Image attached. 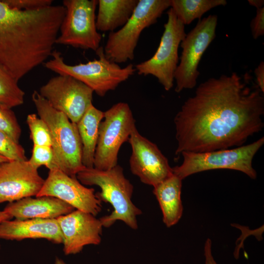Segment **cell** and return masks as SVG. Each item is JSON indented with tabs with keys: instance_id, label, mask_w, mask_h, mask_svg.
<instances>
[{
	"instance_id": "obj_7",
	"label": "cell",
	"mask_w": 264,
	"mask_h": 264,
	"mask_svg": "<svg viewBox=\"0 0 264 264\" xmlns=\"http://www.w3.org/2000/svg\"><path fill=\"white\" fill-rule=\"evenodd\" d=\"M264 143L262 137L256 141L239 147L207 152H183V161L172 168L173 174L182 180L198 173L214 169H231L244 173L256 179L253 158Z\"/></svg>"
},
{
	"instance_id": "obj_3",
	"label": "cell",
	"mask_w": 264,
	"mask_h": 264,
	"mask_svg": "<svg viewBox=\"0 0 264 264\" xmlns=\"http://www.w3.org/2000/svg\"><path fill=\"white\" fill-rule=\"evenodd\" d=\"M76 177L84 185H96L101 192L96 193L101 201L108 202L113 208L111 213L99 219L103 227H110L116 221L124 222L131 228H138L137 218L142 211L132 200L133 186L125 176L121 166L117 165L107 170L85 168Z\"/></svg>"
},
{
	"instance_id": "obj_4",
	"label": "cell",
	"mask_w": 264,
	"mask_h": 264,
	"mask_svg": "<svg viewBox=\"0 0 264 264\" xmlns=\"http://www.w3.org/2000/svg\"><path fill=\"white\" fill-rule=\"evenodd\" d=\"M32 100L39 117L47 124L52 139L55 169L71 176L85 168L82 163V148L76 124L54 109L36 90Z\"/></svg>"
},
{
	"instance_id": "obj_2",
	"label": "cell",
	"mask_w": 264,
	"mask_h": 264,
	"mask_svg": "<svg viewBox=\"0 0 264 264\" xmlns=\"http://www.w3.org/2000/svg\"><path fill=\"white\" fill-rule=\"evenodd\" d=\"M66 14L62 5L20 11L0 0V65L18 81L54 51Z\"/></svg>"
},
{
	"instance_id": "obj_21",
	"label": "cell",
	"mask_w": 264,
	"mask_h": 264,
	"mask_svg": "<svg viewBox=\"0 0 264 264\" xmlns=\"http://www.w3.org/2000/svg\"><path fill=\"white\" fill-rule=\"evenodd\" d=\"M103 118L104 111L92 104L76 123L82 144V161L85 168L93 167L99 128Z\"/></svg>"
},
{
	"instance_id": "obj_26",
	"label": "cell",
	"mask_w": 264,
	"mask_h": 264,
	"mask_svg": "<svg viewBox=\"0 0 264 264\" xmlns=\"http://www.w3.org/2000/svg\"><path fill=\"white\" fill-rule=\"evenodd\" d=\"M0 131L19 142L22 129L15 113L11 109L0 105Z\"/></svg>"
},
{
	"instance_id": "obj_5",
	"label": "cell",
	"mask_w": 264,
	"mask_h": 264,
	"mask_svg": "<svg viewBox=\"0 0 264 264\" xmlns=\"http://www.w3.org/2000/svg\"><path fill=\"white\" fill-rule=\"evenodd\" d=\"M95 52L98 59L71 65L65 62L60 52L54 50L52 58L44 64L47 69L58 74L69 75L77 79L98 96L103 97L108 92L115 89L136 71L132 64L121 67L118 64L109 60L104 55L102 46Z\"/></svg>"
},
{
	"instance_id": "obj_14",
	"label": "cell",
	"mask_w": 264,
	"mask_h": 264,
	"mask_svg": "<svg viewBox=\"0 0 264 264\" xmlns=\"http://www.w3.org/2000/svg\"><path fill=\"white\" fill-rule=\"evenodd\" d=\"M56 198L78 210L94 216L102 210V202L95 190L82 184L76 176H71L62 171L49 170L44 185L36 197Z\"/></svg>"
},
{
	"instance_id": "obj_20",
	"label": "cell",
	"mask_w": 264,
	"mask_h": 264,
	"mask_svg": "<svg viewBox=\"0 0 264 264\" xmlns=\"http://www.w3.org/2000/svg\"><path fill=\"white\" fill-rule=\"evenodd\" d=\"M138 0H98L96 16L98 31L113 32L122 27L130 19Z\"/></svg>"
},
{
	"instance_id": "obj_31",
	"label": "cell",
	"mask_w": 264,
	"mask_h": 264,
	"mask_svg": "<svg viewBox=\"0 0 264 264\" xmlns=\"http://www.w3.org/2000/svg\"><path fill=\"white\" fill-rule=\"evenodd\" d=\"M204 264H218L215 260L212 252V241L208 238L204 246Z\"/></svg>"
},
{
	"instance_id": "obj_34",
	"label": "cell",
	"mask_w": 264,
	"mask_h": 264,
	"mask_svg": "<svg viewBox=\"0 0 264 264\" xmlns=\"http://www.w3.org/2000/svg\"><path fill=\"white\" fill-rule=\"evenodd\" d=\"M55 264H66L65 263L64 261L62 260V259L58 257H56L55 259Z\"/></svg>"
},
{
	"instance_id": "obj_17",
	"label": "cell",
	"mask_w": 264,
	"mask_h": 264,
	"mask_svg": "<svg viewBox=\"0 0 264 264\" xmlns=\"http://www.w3.org/2000/svg\"><path fill=\"white\" fill-rule=\"evenodd\" d=\"M0 239L17 241L44 239L56 244L63 242V234L57 219L4 220L0 224Z\"/></svg>"
},
{
	"instance_id": "obj_35",
	"label": "cell",
	"mask_w": 264,
	"mask_h": 264,
	"mask_svg": "<svg viewBox=\"0 0 264 264\" xmlns=\"http://www.w3.org/2000/svg\"><path fill=\"white\" fill-rule=\"evenodd\" d=\"M9 161L6 157L0 155V163Z\"/></svg>"
},
{
	"instance_id": "obj_16",
	"label": "cell",
	"mask_w": 264,
	"mask_h": 264,
	"mask_svg": "<svg viewBox=\"0 0 264 264\" xmlns=\"http://www.w3.org/2000/svg\"><path fill=\"white\" fill-rule=\"evenodd\" d=\"M57 220L63 236L65 255L76 254L85 246L101 243L103 225L91 214L75 209Z\"/></svg>"
},
{
	"instance_id": "obj_32",
	"label": "cell",
	"mask_w": 264,
	"mask_h": 264,
	"mask_svg": "<svg viewBox=\"0 0 264 264\" xmlns=\"http://www.w3.org/2000/svg\"><path fill=\"white\" fill-rule=\"evenodd\" d=\"M248 2L251 6L256 7L257 9L264 7V0H248Z\"/></svg>"
},
{
	"instance_id": "obj_28",
	"label": "cell",
	"mask_w": 264,
	"mask_h": 264,
	"mask_svg": "<svg viewBox=\"0 0 264 264\" xmlns=\"http://www.w3.org/2000/svg\"><path fill=\"white\" fill-rule=\"evenodd\" d=\"M10 8L20 11H34L52 5V0H3Z\"/></svg>"
},
{
	"instance_id": "obj_22",
	"label": "cell",
	"mask_w": 264,
	"mask_h": 264,
	"mask_svg": "<svg viewBox=\"0 0 264 264\" xmlns=\"http://www.w3.org/2000/svg\"><path fill=\"white\" fill-rule=\"evenodd\" d=\"M225 0H171L170 8L184 25L196 19L201 20L204 14L219 6H225Z\"/></svg>"
},
{
	"instance_id": "obj_12",
	"label": "cell",
	"mask_w": 264,
	"mask_h": 264,
	"mask_svg": "<svg viewBox=\"0 0 264 264\" xmlns=\"http://www.w3.org/2000/svg\"><path fill=\"white\" fill-rule=\"evenodd\" d=\"M38 92L54 109L75 124L92 105L93 90L69 75L52 77Z\"/></svg>"
},
{
	"instance_id": "obj_8",
	"label": "cell",
	"mask_w": 264,
	"mask_h": 264,
	"mask_svg": "<svg viewBox=\"0 0 264 264\" xmlns=\"http://www.w3.org/2000/svg\"><path fill=\"white\" fill-rule=\"evenodd\" d=\"M132 111L127 103L119 102L104 112L99 128L93 167L110 169L117 165L122 145L128 141L136 127Z\"/></svg>"
},
{
	"instance_id": "obj_15",
	"label": "cell",
	"mask_w": 264,
	"mask_h": 264,
	"mask_svg": "<svg viewBox=\"0 0 264 264\" xmlns=\"http://www.w3.org/2000/svg\"><path fill=\"white\" fill-rule=\"evenodd\" d=\"M45 179L28 160L0 163V204L37 196Z\"/></svg>"
},
{
	"instance_id": "obj_13",
	"label": "cell",
	"mask_w": 264,
	"mask_h": 264,
	"mask_svg": "<svg viewBox=\"0 0 264 264\" xmlns=\"http://www.w3.org/2000/svg\"><path fill=\"white\" fill-rule=\"evenodd\" d=\"M128 142L132 149L131 171L142 183L154 187L173 175L167 158L156 144L139 132L136 127Z\"/></svg>"
},
{
	"instance_id": "obj_24",
	"label": "cell",
	"mask_w": 264,
	"mask_h": 264,
	"mask_svg": "<svg viewBox=\"0 0 264 264\" xmlns=\"http://www.w3.org/2000/svg\"><path fill=\"white\" fill-rule=\"evenodd\" d=\"M26 123L30 131V138L33 145L52 147L49 129L45 122L35 113L29 114Z\"/></svg>"
},
{
	"instance_id": "obj_29",
	"label": "cell",
	"mask_w": 264,
	"mask_h": 264,
	"mask_svg": "<svg viewBox=\"0 0 264 264\" xmlns=\"http://www.w3.org/2000/svg\"><path fill=\"white\" fill-rule=\"evenodd\" d=\"M250 27L253 38L257 39L264 34V7L257 9L256 14L250 22Z\"/></svg>"
},
{
	"instance_id": "obj_19",
	"label": "cell",
	"mask_w": 264,
	"mask_h": 264,
	"mask_svg": "<svg viewBox=\"0 0 264 264\" xmlns=\"http://www.w3.org/2000/svg\"><path fill=\"white\" fill-rule=\"evenodd\" d=\"M182 181L180 178L173 174L154 187L153 193L161 208L163 221L168 227L176 224L182 215Z\"/></svg>"
},
{
	"instance_id": "obj_11",
	"label": "cell",
	"mask_w": 264,
	"mask_h": 264,
	"mask_svg": "<svg viewBox=\"0 0 264 264\" xmlns=\"http://www.w3.org/2000/svg\"><path fill=\"white\" fill-rule=\"evenodd\" d=\"M218 23L216 15H210L199 20L180 43V62L176 70L174 80L177 93L194 88L199 75L198 66L205 50L216 37Z\"/></svg>"
},
{
	"instance_id": "obj_33",
	"label": "cell",
	"mask_w": 264,
	"mask_h": 264,
	"mask_svg": "<svg viewBox=\"0 0 264 264\" xmlns=\"http://www.w3.org/2000/svg\"><path fill=\"white\" fill-rule=\"evenodd\" d=\"M12 217L4 210L0 211V224L4 220H11Z\"/></svg>"
},
{
	"instance_id": "obj_6",
	"label": "cell",
	"mask_w": 264,
	"mask_h": 264,
	"mask_svg": "<svg viewBox=\"0 0 264 264\" xmlns=\"http://www.w3.org/2000/svg\"><path fill=\"white\" fill-rule=\"evenodd\" d=\"M171 5V0H138L134 11L126 23L116 31L110 32L104 53L116 64L132 60L140 35L154 24Z\"/></svg>"
},
{
	"instance_id": "obj_23",
	"label": "cell",
	"mask_w": 264,
	"mask_h": 264,
	"mask_svg": "<svg viewBox=\"0 0 264 264\" xmlns=\"http://www.w3.org/2000/svg\"><path fill=\"white\" fill-rule=\"evenodd\" d=\"M18 81L0 65V105L11 109L23 103L25 93Z\"/></svg>"
},
{
	"instance_id": "obj_1",
	"label": "cell",
	"mask_w": 264,
	"mask_h": 264,
	"mask_svg": "<svg viewBox=\"0 0 264 264\" xmlns=\"http://www.w3.org/2000/svg\"><path fill=\"white\" fill-rule=\"evenodd\" d=\"M264 113V93L248 72L210 78L198 85L174 118L175 154L242 146L262 130Z\"/></svg>"
},
{
	"instance_id": "obj_10",
	"label": "cell",
	"mask_w": 264,
	"mask_h": 264,
	"mask_svg": "<svg viewBox=\"0 0 264 264\" xmlns=\"http://www.w3.org/2000/svg\"><path fill=\"white\" fill-rule=\"evenodd\" d=\"M98 0H64L66 14L56 44L96 51L102 36L96 26Z\"/></svg>"
},
{
	"instance_id": "obj_9",
	"label": "cell",
	"mask_w": 264,
	"mask_h": 264,
	"mask_svg": "<svg viewBox=\"0 0 264 264\" xmlns=\"http://www.w3.org/2000/svg\"><path fill=\"white\" fill-rule=\"evenodd\" d=\"M167 21L158 47L149 59L134 66L138 75L156 78L166 91L174 86V75L178 64V50L186 35L185 25L176 18L172 8L167 12Z\"/></svg>"
},
{
	"instance_id": "obj_27",
	"label": "cell",
	"mask_w": 264,
	"mask_h": 264,
	"mask_svg": "<svg viewBox=\"0 0 264 264\" xmlns=\"http://www.w3.org/2000/svg\"><path fill=\"white\" fill-rule=\"evenodd\" d=\"M29 162L38 169L45 166L49 170H55L54 155L51 147L33 145Z\"/></svg>"
},
{
	"instance_id": "obj_18",
	"label": "cell",
	"mask_w": 264,
	"mask_h": 264,
	"mask_svg": "<svg viewBox=\"0 0 264 264\" xmlns=\"http://www.w3.org/2000/svg\"><path fill=\"white\" fill-rule=\"evenodd\" d=\"M75 209L55 197H27L9 203L4 210L16 220L57 219L71 213Z\"/></svg>"
},
{
	"instance_id": "obj_30",
	"label": "cell",
	"mask_w": 264,
	"mask_h": 264,
	"mask_svg": "<svg viewBox=\"0 0 264 264\" xmlns=\"http://www.w3.org/2000/svg\"><path fill=\"white\" fill-rule=\"evenodd\" d=\"M256 77V84L261 90L264 93V63L260 62L258 66L254 70Z\"/></svg>"
},
{
	"instance_id": "obj_25",
	"label": "cell",
	"mask_w": 264,
	"mask_h": 264,
	"mask_svg": "<svg viewBox=\"0 0 264 264\" xmlns=\"http://www.w3.org/2000/svg\"><path fill=\"white\" fill-rule=\"evenodd\" d=\"M0 155L9 161L27 160L25 152L19 142L15 141L9 135L0 131Z\"/></svg>"
}]
</instances>
